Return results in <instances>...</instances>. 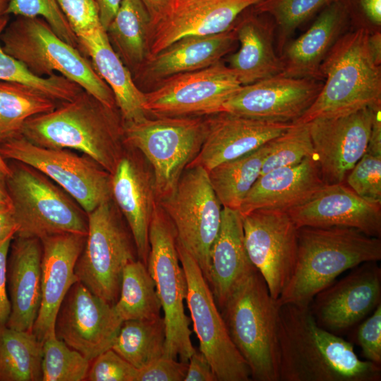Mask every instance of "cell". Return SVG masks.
Returning a JSON list of instances; mask_svg holds the SVG:
<instances>
[{
    "label": "cell",
    "mask_w": 381,
    "mask_h": 381,
    "mask_svg": "<svg viewBox=\"0 0 381 381\" xmlns=\"http://www.w3.org/2000/svg\"><path fill=\"white\" fill-rule=\"evenodd\" d=\"M279 381H380L381 366L358 358L352 344L321 327L310 306H279Z\"/></svg>",
    "instance_id": "1"
},
{
    "label": "cell",
    "mask_w": 381,
    "mask_h": 381,
    "mask_svg": "<svg viewBox=\"0 0 381 381\" xmlns=\"http://www.w3.org/2000/svg\"><path fill=\"white\" fill-rule=\"evenodd\" d=\"M60 104L26 120L20 134L41 147L78 151L112 174L126 148L116 107H107L84 90Z\"/></svg>",
    "instance_id": "2"
},
{
    "label": "cell",
    "mask_w": 381,
    "mask_h": 381,
    "mask_svg": "<svg viewBox=\"0 0 381 381\" xmlns=\"http://www.w3.org/2000/svg\"><path fill=\"white\" fill-rule=\"evenodd\" d=\"M381 260L380 238L351 227L297 229V255L278 305L310 306L314 296L348 270Z\"/></svg>",
    "instance_id": "3"
},
{
    "label": "cell",
    "mask_w": 381,
    "mask_h": 381,
    "mask_svg": "<svg viewBox=\"0 0 381 381\" xmlns=\"http://www.w3.org/2000/svg\"><path fill=\"white\" fill-rule=\"evenodd\" d=\"M369 32L357 28L338 39L321 65L325 80L319 95L294 123H306L381 104V69L369 52Z\"/></svg>",
    "instance_id": "4"
},
{
    "label": "cell",
    "mask_w": 381,
    "mask_h": 381,
    "mask_svg": "<svg viewBox=\"0 0 381 381\" xmlns=\"http://www.w3.org/2000/svg\"><path fill=\"white\" fill-rule=\"evenodd\" d=\"M230 338L255 381H279V305L255 270L221 308Z\"/></svg>",
    "instance_id": "5"
},
{
    "label": "cell",
    "mask_w": 381,
    "mask_h": 381,
    "mask_svg": "<svg viewBox=\"0 0 381 381\" xmlns=\"http://www.w3.org/2000/svg\"><path fill=\"white\" fill-rule=\"evenodd\" d=\"M4 51L39 77L59 74L74 82L99 102L115 108L111 88L80 49L60 38L42 18H17L0 37Z\"/></svg>",
    "instance_id": "6"
},
{
    "label": "cell",
    "mask_w": 381,
    "mask_h": 381,
    "mask_svg": "<svg viewBox=\"0 0 381 381\" xmlns=\"http://www.w3.org/2000/svg\"><path fill=\"white\" fill-rule=\"evenodd\" d=\"M6 187L17 224L15 236L37 238L64 233L87 235V213L65 190L25 164H8Z\"/></svg>",
    "instance_id": "7"
},
{
    "label": "cell",
    "mask_w": 381,
    "mask_h": 381,
    "mask_svg": "<svg viewBox=\"0 0 381 381\" xmlns=\"http://www.w3.org/2000/svg\"><path fill=\"white\" fill-rule=\"evenodd\" d=\"M205 133V120L198 116H146L123 122L124 145L138 151L151 167L157 202L174 191L200 152Z\"/></svg>",
    "instance_id": "8"
},
{
    "label": "cell",
    "mask_w": 381,
    "mask_h": 381,
    "mask_svg": "<svg viewBox=\"0 0 381 381\" xmlns=\"http://www.w3.org/2000/svg\"><path fill=\"white\" fill-rule=\"evenodd\" d=\"M175 228L159 205H156L149 229L150 251L147 268L154 280L164 311L165 324L164 357L188 362L195 352L186 315L187 293L186 275L176 248Z\"/></svg>",
    "instance_id": "9"
},
{
    "label": "cell",
    "mask_w": 381,
    "mask_h": 381,
    "mask_svg": "<svg viewBox=\"0 0 381 381\" xmlns=\"http://www.w3.org/2000/svg\"><path fill=\"white\" fill-rule=\"evenodd\" d=\"M87 234L75 272L91 292L114 305L125 266L138 259L135 243L112 199L87 213Z\"/></svg>",
    "instance_id": "10"
},
{
    "label": "cell",
    "mask_w": 381,
    "mask_h": 381,
    "mask_svg": "<svg viewBox=\"0 0 381 381\" xmlns=\"http://www.w3.org/2000/svg\"><path fill=\"white\" fill-rule=\"evenodd\" d=\"M6 160L40 171L71 196L87 212L111 200V174L91 157L69 149L33 144L20 134L0 141Z\"/></svg>",
    "instance_id": "11"
},
{
    "label": "cell",
    "mask_w": 381,
    "mask_h": 381,
    "mask_svg": "<svg viewBox=\"0 0 381 381\" xmlns=\"http://www.w3.org/2000/svg\"><path fill=\"white\" fill-rule=\"evenodd\" d=\"M157 202L172 222L177 241L197 262L208 283L210 250L219 229L223 207L207 171L198 166L187 167L174 191Z\"/></svg>",
    "instance_id": "12"
},
{
    "label": "cell",
    "mask_w": 381,
    "mask_h": 381,
    "mask_svg": "<svg viewBox=\"0 0 381 381\" xmlns=\"http://www.w3.org/2000/svg\"><path fill=\"white\" fill-rule=\"evenodd\" d=\"M186 282V301L200 351L208 360L217 381H249L250 371L229 334L211 289L193 256L176 240Z\"/></svg>",
    "instance_id": "13"
},
{
    "label": "cell",
    "mask_w": 381,
    "mask_h": 381,
    "mask_svg": "<svg viewBox=\"0 0 381 381\" xmlns=\"http://www.w3.org/2000/svg\"><path fill=\"white\" fill-rule=\"evenodd\" d=\"M241 87L234 72L219 61L209 67L172 75L145 93L144 108L155 116H200L222 111Z\"/></svg>",
    "instance_id": "14"
},
{
    "label": "cell",
    "mask_w": 381,
    "mask_h": 381,
    "mask_svg": "<svg viewBox=\"0 0 381 381\" xmlns=\"http://www.w3.org/2000/svg\"><path fill=\"white\" fill-rule=\"evenodd\" d=\"M248 257L277 301L293 272L297 228L286 211L259 209L242 216Z\"/></svg>",
    "instance_id": "15"
},
{
    "label": "cell",
    "mask_w": 381,
    "mask_h": 381,
    "mask_svg": "<svg viewBox=\"0 0 381 381\" xmlns=\"http://www.w3.org/2000/svg\"><path fill=\"white\" fill-rule=\"evenodd\" d=\"M122 323L113 305L78 281L59 307L55 335L92 361L111 349Z\"/></svg>",
    "instance_id": "16"
},
{
    "label": "cell",
    "mask_w": 381,
    "mask_h": 381,
    "mask_svg": "<svg viewBox=\"0 0 381 381\" xmlns=\"http://www.w3.org/2000/svg\"><path fill=\"white\" fill-rule=\"evenodd\" d=\"M373 107L343 115L318 117L307 123L314 159L325 184L343 183L365 152Z\"/></svg>",
    "instance_id": "17"
},
{
    "label": "cell",
    "mask_w": 381,
    "mask_h": 381,
    "mask_svg": "<svg viewBox=\"0 0 381 381\" xmlns=\"http://www.w3.org/2000/svg\"><path fill=\"white\" fill-rule=\"evenodd\" d=\"M380 301V267L367 262L318 292L310 308L318 325L339 335L363 321Z\"/></svg>",
    "instance_id": "18"
},
{
    "label": "cell",
    "mask_w": 381,
    "mask_h": 381,
    "mask_svg": "<svg viewBox=\"0 0 381 381\" xmlns=\"http://www.w3.org/2000/svg\"><path fill=\"white\" fill-rule=\"evenodd\" d=\"M323 81L277 75L241 87L222 111L272 122L294 123L319 95Z\"/></svg>",
    "instance_id": "19"
},
{
    "label": "cell",
    "mask_w": 381,
    "mask_h": 381,
    "mask_svg": "<svg viewBox=\"0 0 381 381\" xmlns=\"http://www.w3.org/2000/svg\"><path fill=\"white\" fill-rule=\"evenodd\" d=\"M262 1L173 0L150 24L147 59L181 38L226 31L243 11Z\"/></svg>",
    "instance_id": "20"
},
{
    "label": "cell",
    "mask_w": 381,
    "mask_h": 381,
    "mask_svg": "<svg viewBox=\"0 0 381 381\" xmlns=\"http://www.w3.org/2000/svg\"><path fill=\"white\" fill-rule=\"evenodd\" d=\"M111 196L128 224L138 258L147 266L149 229L157 199L151 167L136 150L126 146L111 174Z\"/></svg>",
    "instance_id": "21"
},
{
    "label": "cell",
    "mask_w": 381,
    "mask_h": 381,
    "mask_svg": "<svg viewBox=\"0 0 381 381\" xmlns=\"http://www.w3.org/2000/svg\"><path fill=\"white\" fill-rule=\"evenodd\" d=\"M200 152L189 167L207 171L214 166L255 150L288 130L293 123L272 122L226 111L209 115ZM186 167V168H187Z\"/></svg>",
    "instance_id": "22"
},
{
    "label": "cell",
    "mask_w": 381,
    "mask_h": 381,
    "mask_svg": "<svg viewBox=\"0 0 381 381\" xmlns=\"http://www.w3.org/2000/svg\"><path fill=\"white\" fill-rule=\"evenodd\" d=\"M85 239L86 235L73 233L40 239L42 301L32 332L42 344L56 336V315L67 292L78 281L75 267Z\"/></svg>",
    "instance_id": "23"
},
{
    "label": "cell",
    "mask_w": 381,
    "mask_h": 381,
    "mask_svg": "<svg viewBox=\"0 0 381 381\" xmlns=\"http://www.w3.org/2000/svg\"><path fill=\"white\" fill-rule=\"evenodd\" d=\"M286 212L297 229L351 227L381 236V205L363 199L344 182L325 184L307 201Z\"/></svg>",
    "instance_id": "24"
},
{
    "label": "cell",
    "mask_w": 381,
    "mask_h": 381,
    "mask_svg": "<svg viewBox=\"0 0 381 381\" xmlns=\"http://www.w3.org/2000/svg\"><path fill=\"white\" fill-rule=\"evenodd\" d=\"M40 238L14 236L8 255L7 288L11 313L6 325L32 332L40 308L41 261Z\"/></svg>",
    "instance_id": "25"
},
{
    "label": "cell",
    "mask_w": 381,
    "mask_h": 381,
    "mask_svg": "<svg viewBox=\"0 0 381 381\" xmlns=\"http://www.w3.org/2000/svg\"><path fill=\"white\" fill-rule=\"evenodd\" d=\"M325 185L313 157L260 175L238 210L245 215L259 209L287 211L310 198Z\"/></svg>",
    "instance_id": "26"
},
{
    "label": "cell",
    "mask_w": 381,
    "mask_h": 381,
    "mask_svg": "<svg viewBox=\"0 0 381 381\" xmlns=\"http://www.w3.org/2000/svg\"><path fill=\"white\" fill-rule=\"evenodd\" d=\"M350 17L344 0H334L322 9L312 25L289 43L280 59L281 75L323 80L321 65L343 35Z\"/></svg>",
    "instance_id": "27"
},
{
    "label": "cell",
    "mask_w": 381,
    "mask_h": 381,
    "mask_svg": "<svg viewBox=\"0 0 381 381\" xmlns=\"http://www.w3.org/2000/svg\"><path fill=\"white\" fill-rule=\"evenodd\" d=\"M255 270L245 246L242 215L238 210L222 207L219 229L210 250L208 282L220 309Z\"/></svg>",
    "instance_id": "28"
},
{
    "label": "cell",
    "mask_w": 381,
    "mask_h": 381,
    "mask_svg": "<svg viewBox=\"0 0 381 381\" xmlns=\"http://www.w3.org/2000/svg\"><path fill=\"white\" fill-rule=\"evenodd\" d=\"M77 37L80 52L111 88L123 121H136L147 116L144 108L145 92L136 85L131 71L113 49L102 26Z\"/></svg>",
    "instance_id": "29"
},
{
    "label": "cell",
    "mask_w": 381,
    "mask_h": 381,
    "mask_svg": "<svg viewBox=\"0 0 381 381\" xmlns=\"http://www.w3.org/2000/svg\"><path fill=\"white\" fill-rule=\"evenodd\" d=\"M234 25L240 47L229 57L228 66L241 85L281 74L282 62L274 47L275 26L254 14Z\"/></svg>",
    "instance_id": "30"
},
{
    "label": "cell",
    "mask_w": 381,
    "mask_h": 381,
    "mask_svg": "<svg viewBox=\"0 0 381 381\" xmlns=\"http://www.w3.org/2000/svg\"><path fill=\"white\" fill-rule=\"evenodd\" d=\"M236 40L233 26L215 35L186 37L147 59L142 66L147 77L161 80L200 70L220 61Z\"/></svg>",
    "instance_id": "31"
},
{
    "label": "cell",
    "mask_w": 381,
    "mask_h": 381,
    "mask_svg": "<svg viewBox=\"0 0 381 381\" xmlns=\"http://www.w3.org/2000/svg\"><path fill=\"white\" fill-rule=\"evenodd\" d=\"M150 24L149 12L140 0H122L106 30L110 44L128 69H140L148 59Z\"/></svg>",
    "instance_id": "32"
},
{
    "label": "cell",
    "mask_w": 381,
    "mask_h": 381,
    "mask_svg": "<svg viewBox=\"0 0 381 381\" xmlns=\"http://www.w3.org/2000/svg\"><path fill=\"white\" fill-rule=\"evenodd\" d=\"M272 140L255 150L222 162L207 171L212 189L223 207L239 210L260 175Z\"/></svg>",
    "instance_id": "33"
},
{
    "label": "cell",
    "mask_w": 381,
    "mask_h": 381,
    "mask_svg": "<svg viewBox=\"0 0 381 381\" xmlns=\"http://www.w3.org/2000/svg\"><path fill=\"white\" fill-rule=\"evenodd\" d=\"M42 346L32 332L0 325V381H42Z\"/></svg>",
    "instance_id": "34"
},
{
    "label": "cell",
    "mask_w": 381,
    "mask_h": 381,
    "mask_svg": "<svg viewBox=\"0 0 381 381\" xmlns=\"http://www.w3.org/2000/svg\"><path fill=\"white\" fill-rule=\"evenodd\" d=\"M113 307L123 322L160 317L162 306L154 280L147 266L139 259L125 266L119 295Z\"/></svg>",
    "instance_id": "35"
},
{
    "label": "cell",
    "mask_w": 381,
    "mask_h": 381,
    "mask_svg": "<svg viewBox=\"0 0 381 381\" xmlns=\"http://www.w3.org/2000/svg\"><path fill=\"white\" fill-rule=\"evenodd\" d=\"M165 338L163 317L126 320L111 349L139 370L164 356Z\"/></svg>",
    "instance_id": "36"
},
{
    "label": "cell",
    "mask_w": 381,
    "mask_h": 381,
    "mask_svg": "<svg viewBox=\"0 0 381 381\" xmlns=\"http://www.w3.org/2000/svg\"><path fill=\"white\" fill-rule=\"evenodd\" d=\"M57 103L30 85L0 80V141L19 135L26 120L54 109Z\"/></svg>",
    "instance_id": "37"
},
{
    "label": "cell",
    "mask_w": 381,
    "mask_h": 381,
    "mask_svg": "<svg viewBox=\"0 0 381 381\" xmlns=\"http://www.w3.org/2000/svg\"><path fill=\"white\" fill-rule=\"evenodd\" d=\"M8 23V16L0 18V37ZM0 80H12L30 85L58 103L73 99L82 91L78 84L59 75L39 77L21 63L7 54L0 40Z\"/></svg>",
    "instance_id": "38"
},
{
    "label": "cell",
    "mask_w": 381,
    "mask_h": 381,
    "mask_svg": "<svg viewBox=\"0 0 381 381\" xmlns=\"http://www.w3.org/2000/svg\"><path fill=\"white\" fill-rule=\"evenodd\" d=\"M91 361L56 336L42 346V381L85 380Z\"/></svg>",
    "instance_id": "39"
},
{
    "label": "cell",
    "mask_w": 381,
    "mask_h": 381,
    "mask_svg": "<svg viewBox=\"0 0 381 381\" xmlns=\"http://www.w3.org/2000/svg\"><path fill=\"white\" fill-rule=\"evenodd\" d=\"M310 157H314V151L308 125L293 123L288 130L272 140L260 175L274 169L297 164Z\"/></svg>",
    "instance_id": "40"
},
{
    "label": "cell",
    "mask_w": 381,
    "mask_h": 381,
    "mask_svg": "<svg viewBox=\"0 0 381 381\" xmlns=\"http://www.w3.org/2000/svg\"><path fill=\"white\" fill-rule=\"evenodd\" d=\"M334 0H262L253 6L274 19L279 30V45L283 47L289 36L304 21Z\"/></svg>",
    "instance_id": "41"
},
{
    "label": "cell",
    "mask_w": 381,
    "mask_h": 381,
    "mask_svg": "<svg viewBox=\"0 0 381 381\" xmlns=\"http://www.w3.org/2000/svg\"><path fill=\"white\" fill-rule=\"evenodd\" d=\"M9 14L42 18L60 38L80 49L78 39L69 25L57 0H10L6 15Z\"/></svg>",
    "instance_id": "42"
},
{
    "label": "cell",
    "mask_w": 381,
    "mask_h": 381,
    "mask_svg": "<svg viewBox=\"0 0 381 381\" xmlns=\"http://www.w3.org/2000/svg\"><path fill=\"white\" fill-rule=\"evenodd\" d=\"M346 178L348 186L358 195L381 205V155L365 150Z\"/></svg>",
    "instance_id": "43"
},
{
    "label": "cell",
    "mask_w": 381,
    "mask_h": 381,
    "mask_svg": "<svg viewBox=\"0 0 381 381\" xmlns=\"http://www.w3.org/2000/svg\"><path fill=\"white\" fill-rule=\"evenodd\" d=\"M138 369L109 349L91 361L85 380L135 381Z\"/></svg>",
    "instance_id": "44"
},
{
    "label": "cell",
    "mask_w": 381,
    "mask_h": 381,
    "mask_svg": "<svg viewBox=\"0 0 381 381\" xmlns=\"http://www.w3.org/2000/svg\"><path fill=\"white\" fill-rule=\"evenodd\" d=\"M57 1L76 36L101 25L95 0H57Z\"/></svg>",
    "instance_id": "45"
},
{
    "label": "cell",
    "mask_w": 381,
    "mask_h": 381,
    "mask_svg": "<svg viewBox=\"0 0 381 381\" xmlns=\"http://www.w3.org/2000/svg\"><path fill=\"white\" fill-rule=\"evenodd\" d=\"M356 340L366 361L381 366V303L359 323Z\"/></svg>",
    "instance_id": "46"
},
{
    "label": "cell",
    "mask_w": 381,
    "mask_h": 381,
    "mask_svg": "<svg viewBox=\"0 0 381 381\" xmlns=\"http://www.w3.org/2000/svg\"><path fill=\"white\" fill-rule=\"evenodd\" d=\"M188 362L162 356L138 370L135 381H184Z\"/></svg>",
    "instance_id": "47"
},
{
    "label": "cell",
    "mask_w": 381,
    "mask_h": 381,
    "mask_svg": "<svg viewBox=\"0 0 381 381\" xmlns=\"http://www.w3.org/2000/svg\"><path fill=\"white\" fill-rule=\"evenodd\" d=\"M350 20L369 32L380 30L381 0H344Z\"/></svg>",
    "instance_id": "48"
},
{
    "label": "cell",
    "mask_w": 381,
    "mask_h": 381,
    "mask_svg": "<svg viewBox=\"0 0 381 381\" xmlns=\"http://www.w3.org/2000/svg\"><path fill=\"white\" fill-rule=\"evenodd\" d=\"M10 237L0 243V325H6L11 313V303L7 288V262L11 243Z\"/></svg>",
    "instance_id": "49"
},
{
    "label": "cell",
    "mask_w": 381,
    "mask_h": 381,
    "mask_svg": "<svg viewBox=\"0 0 381 381\" xmlns=\"http://www.w3.org/2000/svg\"><path fill=\"white\" fill-rule=\"evenodd\" d=\"M184 381H217L207 358L196 350L190 357Z\"/></svg>",
    "instance_id": "50"
},
{
    "label": "cell",
    "mask_w": 381,
    "mask_h": 381,
    "mask_svg": "<svg viewBox=\"0 0 381 381\" xmlns=\"http://www.w3.org/2000/svg\"><path fill=\"white\" fill-rule=\"evenodd\" d=\"M16 231L17 224L11 204H0V243L14 237Z\"/></svg>",
    "instance_id": "51"
},
{
    "label": "cell",
    "mask_w": 381,
    "mask_h": 381,
    "mask_svg": "<svg viewBox=\"0 0 381 381\" xmlns=\"http://www.w3.org/2000/svg\"><path fill=\"white\" fill-rule=\"evenodd\" d=\"M101 25L106 30L116 16L122 0H95Z\"/></svg>",
    "instance_id": "52"
},
{
    "label": "cell",
    "mask_w": 381,
    "mask_h": 381,
    "mask_svg": "<svg viewBox=\"0 0 381 381\" xmlns=\"http://www.w3.org/2000/svg\"><path fill=\"white\" fill-rule=\"evenodd\" d=\"M368 46L373 61L377 66L381 64V32L380 30L370 32L368 37Z\"/></svg>",
    "instance_id": "53"
},
{
    "label": "cell",
    "mask_w": 381,
    "mask_h": 381,
    "mask_svg": "<svg viewBox=\"0 0 381 381\" xmlns=\"http://www.w3.org/2000/svg\"><path fill=\"white\" fill-rule=\"evenodd\" d=\"M145 5L151 18L155 21L167 8L173 0H140Z\"/></svg>",
    "instance_id": "54"
},
{
    "label": "cell",
    "mask_w": 381,
    "mask_h": 381,
    "mask_svg": "<svg viewBox=\"0 0 381 381\" xmlns=\"http://www.w3.org/2000/svg\"><path fill=\"white\" fill-rule=\"evenodd\" d=\"M6 175L0 170V204L11 203L6 187Z\"/></svg>",
    "instance_id": "55"
},
{
    "label": "cell",
    "mask_w": 381,
    "mask_h": 381,
    "mask_svg": "<svg viewBox=\"0 0 381 381\" xmlns=\"http://www.w3.org/2000/svg\"><path fill=\"white\" fill-rule=\"evenodd\" d=\"M0 170L3 171L6 175L10 172V168L6 161L3 158L0 152Z\"/></svg>",
    "instance_id": "56"
},
{
    "label": "cell",
    "mask_w": 381,
    "mask_h": 381,
    "mask_svg": "<svg viewBox=\"0 0 381 381\" xmlns=\"http://www.w3.org/2000/svg\"><path fill=\"white\" fill-rule=\"evenodd\" d=\"M10 0H0V18L6 15Z\"/></svg>",
    "instance_id": "57"
}]
</instances>
